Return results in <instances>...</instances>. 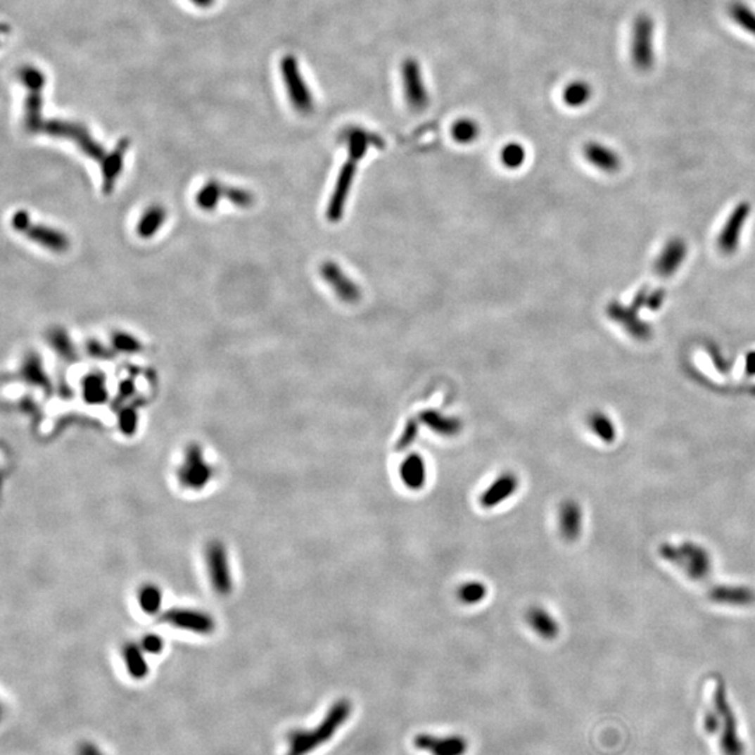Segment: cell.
Listing matches in <instances>:
<instances>
[{
    "label": "cell",
    "mask_w": 755,
    "mask_h": 755,
    "mask_svg": "<svg viewBox=\"0 0 755 755\" xmlns=\"http://www.w3.org/2000/svg\"><path fill=\"white\" fill-rule=\"evenodd\" d=\"M344 140L348 148V160L344 163L338 174L333 195L329 202L327 218L330 221H338L343 217L344 206L357 172V165L371 147V134L361 127L347 129Z\"/></svg>",
    "instance_id": "6da1fadb"
},
{
    "label": "cell",
    "mask_w": 755,
    "mask_h": 755,
    "mask_svg": "<svg viewBox=\"0 0 755 755\" xmlns=\"http://www.w3.org/2000/svg\"><path fill=\"white\" fill-rule=\"evenodd\" d=\"M353 711V705L348 699L336 701L327 711L324 721L314 729L293 730L287 736V754L308 755L315 751L319 746L327 743L340 726L348 721Z\"/></svg>",
    "instance_id": "7a4b0ae2"
},
{
    "label": "cell",
    "mask_w": 755,
    "mask_h": 755,
    "mask_svg": "<svg viewBox=\"0 0 755 755\" xmlns=\"http://www.w3.org/2000/svg\"><path fill=\"white\" fill-rule=\"evenodd\" d=\"M631 61L641 73H647L654 66V21L645 13L637 15L633 24Z\"/></svg>",
    "instance_id": "3957f363"
},
{
    "label": "cell",
    "mask_w": 755,
    "mask_h": 755,
    "mask_svg": "<svg viewBox=\"0 0 755 755\" xmlns=\"http://www.w3.org/2000/svg\"><path fill=\"white\" fill-rule=\"evenodd\" d=\"M713 709L722 721L721 747L725 755H744V744L737 733L735 712L729 704L726 688L721 681L713 691Z\"/></svg>",
    "instance_id": "277c9868"
},
{
    "label": "cell",
    "mask_w": 755,
    "mask_h": 755,
    "mask_svg": "<svg viewBox=\"0 0 755 755\" xmlns=\"http://www.w3.org/2000/svg\"><path fill=\"white\" fill-rule=\"evenodd\" d=\"M402 89L409 108L423 112L430 106V93L417 59L407 58L400 68Z\"/></svg>",
    "instance_id": "5b68a950"
},
{
    "label": "cell",
    "mask_w": 755,
    "mask_h": 755,
    "mask_svg": "<svg viewBox=\"0 0 755 755\" xmlns=\"http://www.w3.org/2000/svg\"><path fill=\"white\" fill-rule=\"evenodd\" d=\"M281 73L284 77V84L290 97V101L293 107L297 109L300 113L308 115L311 113L314 106V97L310 91V87L307 86L298 63L293 55H288L281 62Z\"/></svg>",
    "instance_id": "8992f818"
},
{
    "label": "cell",
    "mask_w": 755,
    "mask_h": 755,
    "mask_svg": "<svg viewBox=\"0 0 755 755\" xmlns=\"http://www.w3.org/2000/svg\"><path fill=\"white\" fill-rule=\"evenodd\" d=\"M750 216H751V205L749 202H740L733 208V210L726 218L723 227L721 228L718 239H716L718 249L723 255L730 256L739 250L742 238H743V231L746 228V222Z\"/></svg>",
    "instance_id": "52a82bcc"
},
{
    "label": "cell",
    "mask_w": 755,
    "mask_h": 755,
    "mask_svg": "<svg viewBox=\"0 0 755 755\" xmlns=\"http://www.w3.org/2000/svg\"><path fill=\"white\" fill-rule=\"evenodd\" d=\"M42 130L51 136L66 137V139L76 141L79 147L83 150V153L87 154L93 160L103 161L106 158L104 148L80 125H76L72 122H63V120H49L42 125Z\"/></svg>",
    "instance_id": "ba28073f"
},
{
    "label": "cell",
    "mask_w": 755,
    "mask_h": 755,
    "mask_svg": "<svg viewBox=\"0 0 755 755\" xmlns=\"http://www.w3.org/2000/svg\"><path fill=\"white\" fill-rule=\"evenodd\" d=\"M663 554L666 557H683V559L674 561L678 564L687 573L691 575L694 579H701L709 573L711 569V558L706 550L697 544H683L681 547H666L663 550Z\"/></svg>",
    "instance_id": "9c48e42d"
},
{
    "label": "cell",
    "mask_w": 755,
    "mask_h": 755,
    "mask_svg": "<svg viewBox=\"0 0 755 755\" xmlns=\"http://www.w3.org/2000/svg\"><path fill=\"white\" fill-rule=\"evenodd\" d=\"M687 255H688V245L685 239L681 236L670 238L663 245V248L660 249V252L657 253L654 259V263H653L654 273L663 279L674 276L684 265Z\"/></svg>",
    "instance_id": "30bf717a"
},
{
    "label": "cell",
    "mask_w": 755,
    "mask_h": 755,
    "mask_svg": "<svg viewBox=\"0 0 755 755\" xmlns=\"http://www.w3.org/2000/svg\"><path fill=\"white\" fill-rule=\"evenodd\" d=\"M519 486L521 480L516 473L504 471L483 490L478 502L484 509L497 508L512 498L518 493Z\"/></svg>",
    "instance_id": "8fae6325"
},
{
    "label": "cell",
    "mask_w": 755,
    "mask_h": 755,
    "mask_svg": "<svg viewBox=\"0 0 755 755\" xmlns=\"http://www.w3.org/2000/svg\"><path fill=\"white\" fill-rule=\"evenodd\" d=\"M321 276L324 281L330 286V288L334 291V294L347 304H355L361 300V288L357 283L353 281L350 276H347L340 265L336 262L327 260L321 265Z\"/></svg>",
    "instance_id": "7c38bea8"
},
{
    "label": "cell",
    "mask_w": 755,
    "mask_h": 755,
    "mask_svg": "<svg viewBox=\"0 0 755 755\" xmlns=\"http://www.w3.org/2000/svg\"><path fill=\"white\" fill-rule=\"evenodd\" d=\"M210 476V467L205 462L201 448L196 445L189 446L185 455V462L179 470L181 483L188 488L199 490L209 483Z\"/></svg>",
    "instance_id": "4fadbf2b"
},
{
    "label": "cell",
    "mask_w": 755,
    "mask_h": 755,
    "mask_svg": "<svg viewBox=\"0 0 755 755\" xmlns=\"http://www.w3.org/2000/svg\"><path fill=\"white\" fill-rule=\"evenodd\" d=\"M206 561L209 576L217 593L228 595L232 589V578L224 545L217 541L210 543L206 551Z\"/></svg>",
    "instance_id": "5bb4252c"
},
{
    "label": "cell",
    "mask_w": 755,
    "mask_h": 755,
    "mask_svg": "<svg viewBox=\"0 0 755 755\" xmlns=\"http://www.w3.org/2000/svg\"><path fill=\"white\" fill-rule=\"evenodd\" d=\"M163 621L195 634H210L215 630V620L209 614L193 609H171L163 614Z\"/></svg>",
    "instance_id": "9a60e30c"
},
{
    "label": "cell",
    "mask_w": 755,
    "mask_h": 755,
    "mask_svg": "<svg viewBox=\"0 0 755 755\" xmlns=\"http://www.w3.org/2000/svg\"><path fill=\"white\" fill-rule=\"evenodd\" d=\"M414 746L431 755H464L469 743L462 736H432L417 735L414 737Z\"/></svg>",
    "instance_id": "2e32d148"
},
{
    "label": "cell",
    "mask_w": 755,
    "mask_h": 755,
    "mask_svg": "<svg viewBox=\"0 0 755 755\" xmlns=\"http://www.w3.org/2000/svg\"><path fill=\"white\" fill-rule=\"evenodd\" d=\"M583 157L593 168L604 174H616L623 167L620 154L600 141H588L583 147Z\"/></svg>",
    "instance_id": "e0dca14e"
},
{
    "label": "cell",
    "mask_w": 755,
    "mask_h": 755,
    "mask_svg": "<svg viewBox=\"0 0 755 755\" xmlns=\"http://www.w3.org/2000/svg\"><path fill=\"white\" fill-rule=\"evenodd\" d=\"M399 477L406 488L412 491L423 490L429 478L426 459L420 453H409L399 464Z\"/></svg>",
    "instance_id": "ac0fdd59"
},
{
    "label": "cell",
    "mask_w": 755,
    "mask_h": 755,
    "mask_svg": "<svg viewBox=\"0 0 755 755\" xmlns=\"http://www.w3.org/2000/svg\"><path fill=\"white\" fill-rule=\"evenodd\" d=\"M637 311H640V307L634 304V308H627L620 305L618 303H613L607 308V315L614 321L621 324L623 327L627 329V331L637 340H647L650 337V326L642 322L638 318Z\"/></svg>",
    "instance_id": "d6986e66"
},
{
    "label": "cell",
    "mask_w": 755,
    "mask_h": 755,
    "mask_svg": "<svg viewBox=\"0 0 755 755\" xmlns=\"http://www.w3.org/2000/svg\"><path fill=\"white\" fill-rule=\"evenodd\" d=\"M583 525V512L575 500H565L558 509L559 533L566 541L579 539Z\"/></svg>",
    "instance_id": "ffe728a7"
},
{
    "label": "cell",
    "mask_w": 755,
    "mask_h": 755,
    "mask_svg": "<svg viewBox=\"0 0 755 755\" xmlns=\"http://www.w3.org/2000/svg\"><path fill=\"white\" fill-rule=\"evenodd\" d=\"M23 234H25V236L31 241L39 243L41 246L52 252H65L69 248V239L66 238V235L46 225L30 222V225Z\"/></svg>",
    "instance_id": "44dd1931"
},
{
    "label": "cell",
    "mask_w": 755,
    "mask_h": 755,
    "mask_svg": "<svg viewBox=\"0 0 755 755\" xmlns=\"http://www.w3.org/2000/svg\"><path fill=\"white\" fill-rule=\"evenodd\" d=\"M127 147H129V141L126 139L120 140L113 148V151L108 156H106V158L103 160V192L106 195L112 193L115 188L116 179L122 171L123 158L127 151Z\"/></svg>",
    "instance_id": "7402d4cb"
},
{
    "label": "cell",
    "mask_w": 755,
    "mask_h": 755,
    "mask_svg": "<svg viewBox=\"0 0 755 755\" xmlns=\"http://www.w3.org/2000/svg\"><path fill=\"white\" fill-rule=\"evenodd\" d=\"M526 621L533 633H536L541 640L552 641L559 633V626L550 611L541 606H533L528 610Z\"/></svg>",
    "instance_id": "603a6c76"
},
{
    "label": "cell",
    "mask_w": 755,
    "mask_h": 755,
    "mask_svg": "<svg viewBox=\"0 0 755 755\" xmlns=\"http://www.w3.org/2000/svg\"><path fill=\"white\" fill-rule=\"evenodd\" d=\"M419 420L432 432L442 435V436H448V438L457 435L463 429V423L460 419L453 417V416H446L435 410H426L420 413Z\"/></svg>",
    "instance_id": "cb8c5ba5"
},
{
    "label": "cell",
    "mask_w": 755,
    "mask_h": 755,
    "mask_svg": "<svg viewBox=\"0 0 755 755\" xmlns=\"http://www.w3.org/2000/svg\"><path fill=\"white\" fill-rule=\"evenodd\" d=\"M593 96L590 84L585 80H575L565 86L562 91V101L569 108H582L585 107Z\"/></svg>",
    "instance_id": "d4e9b609"
},
{
    "label": "cell",
    "mask_w": 755,
    "mask_h": 755,
    "mask_svg": "<svg viewBox=\"0 0 755 755\" xmlns=\"http://www.w3.org/2000/svg\"><path fill=\"white\" fill-rule=\"evenodd\" d=\"M165 218H167V212L164 208L158 205L148 208L137 222V228H136L137 235L144 239L154 236L156 232L163 227Z\"/></svg>",
    "instance_id": "484cf974"
},
{
    "label": "cell",
    "mask_w": 755,
    "mask_h": 755,
    "mask_svg": "<svg viewBox=\"0 0 755 755\" xmlns=\"http://www.w3.org/2000/svg\"><path fill=\"white\" fill-rule=\"evenodd\" d=\"M21 378L31 383V385H35V386H41V388H46L49 389L51 383H49V379L46 376V374L44 372L42 369V364H41V360L37 354H30L25 357L24 360V364L21 367Z\"/></svg>",
    "instance_id": "4316f807"
},
{
    "label": "cell",
    "mask_w": 755,
    "mask_h": 755,
    "mask_svg": "<svg viewBox=\"0 0 755 755\" xmlns=\"http://www.w3.org/2000/svg\"><path fill=\"white\" fill-rule=\"evenodd\" d=\"M83 392H84V399L90 405L104 403L108 398V391L106 386V376L99 372L87 375L83 381Z\"/></svg>",
    "instance_id": "83f0119b"
},
{
    "label": "cell",
    "mask_w": 755,
    "mask_h": 755,
    "mask_svg": "<svg viewBox=\"0 0 755 755\" xmlns=\"http://www.w3.org/2000/svg\"><path fill=\"white\" fill-rule=\"evenodd\" d=\"M588 426L592 432L602 440L610 443L616 439L617 430L611 419L603 412H593L588 417Z\"/></svg>",
    "instance_id": "f1b7e54d"
},
{
    "label": "cell",
    "mask_w": 755,
    "mask_h": 755,
    "mask_svg": "<svg viewBox=\"0 0 755 755\" xmlns=\"http://www.w3.org/2000/svg\"><path fill=\"white\" fill-rule=\"evenodd\" d=\"M729 14L739 27L755 38V11L747 3L742 0L732 1L729 6Z\"/></svg>",
    "instance_id": "f546056e"
},
{
    "label": "cell",
    "mask_w": 755,
    "mask_h": 755,
    "mask_svg": "<svg viewBox=\"0 0 755 755\" xmlns=\"http://www.w3.org/2000/svg\"><path fill=\"white\" fill-rule=\"evenodd\" d=\"M452 137L459 144H470L480 136V125L471 118H460L452 126Z\"/></svg>",
    "instance_id": "4dcf8cb0"
},
{
    "label": "cell",
    "mask_w": 755,
    "mask_h": 755,
    "mask_svg": "<svg viewBox=\"0 0 755 755\" xmlns=\"http://www.w3.org/2000/svg\"><path fill=\"white\" fill-rule=\"evenodd\" d=\"M456 596L464 606H476L487 597V586L481 580H467L457 588Z\"/></svg>",
    "instance_id": "1f68e13d"
},
{
    "label": "cell",
    "mask_w": 755,
    "mask_h": 755,
    "mask_svg": "<svg viewBox=\"0 0 755 755\" xmlns=\"http://www.w3.org/2000/svg\"><path fill=\"white\" fill-rule=\"evenodd\" d=\"M222 198V185L217 181H209L196 195V205L205 212H212L218 206Z\"/></svg>",
    "instance_id": "d6a6232c"
},
{
    "label": "cell",
    "mask_w": 755,
    "mask_h": 755,
    "mask_svg": "<svg viewBox=\"0 0 755 755\" xmlns=\"http://www.w3.org/2000/svg\"><path fill=\"white\" fill-rule=\"evenodd\" d=\"M500 161L508 170H519L526 161V150L518 141L507 143L500 151Z\"/></svg>",
    "instance_id": "836d02e7"
},
{
    "label": "cell",
    "mask_w": 755,
    "mask_h": 755,
    "mask_svg": "<svg viewBox=\"0 0 755 755\" xmlns=\"http://www.w3.org/2000/svg\"><path fill=\"white\" fill-rule=\"evenodd\" d=\"M123 659L129 674L134 678H141L147 674V663L143 657L141 649L136 645H126L123 649Z\"/></svg>",
    "instance_id": "e575fe53"
},
{
    "label": "cell",
    "mask_w": 755,
    "mask_h": 755,
    "mask_svg": "<svg viewBox=\"0 0 755 755\" xmlns=\"http://www.w3.org/2000/svg\"><path fill=\"white\" fill-rule=\"evenodd\" d=\"M48 340L52 345V348L65 360L73 361L77 358L76 350L73 343L70 341L69 336L62 329H53L48 334Z\"/></svg>",
    "instance_id": "d590c367"
},
{
    "label": "cell",
    "mask_w": 755,
    "mask_h": 755,
    "mask_svg": "<svg viewBox=\"0 0 755 755\" xmlns=\"http://www.w3.org/2000/svg\"><path fill=\"white\" fill-rule=\"evenodd\" d=\"M712 599L715 602H723V603L747 604L753 602L754 593L744 588H722L721 590L715 589V592L712 593Z\"/></svg>",
    "instance_id": "8d00e7d4"
},
{
    "label": "cell",
    "mask_w": 755,
    "mask_h": 755,
    "mask_svg": "<svg viewBox=\"0 0 755 755\" xmlns=\"http://www.w3.org/2000/svg\"><path fill=\"white\" fill-rule=\"evenodd\" d=\"M163 602L161 590L154 585H146L139 593V603L144 613L154 614L160 610Z\"/></svg>",
    "instance_id": "74e56055"
},
{
    "label": "cell",
    "mask_w": 755,
    "mask_h": 755,
    "mask_svg": "<svg viewBox=\"0 0 755 755\" xmlns=\"http://www.w3.org/2000/svg\"><path fill=\"white\" fill-rule=\"evenodd\" d=\"M222 198H225L234 206L242 209H248L255 203V196L249 191L228 185H222Z\"/></svg>",
    "instance_id": "f35d334b"
},
{
    "label": "cell",
    "mask_w": 755,
    "mask_h": 755,
    "mask_svg": "<svg viewBox=\"0 0 755 755\" xmlns=\"http://www.w3.org/2000/svg\"><path fill=\"white\" fill-rule=\"evenodd\" d=\"M110 341L115 350L126 353V354H137L143 350V344L136 337L123 331L113 333Z\"/></svg>",
    "instance_id": "ab89813d"
},
{
    "label": "cell",
    "mask_w": 755,
    "mask_h": 755,
    "mask_svg": "<svg viewBox=\"0 0 755 755\" xmlns=\"http://www.w3.org/2000/svg\"><path fill=\"white\" fill-rule=\"evenodd\" d=\"M419 429H420V426H419V421H417V420H414V419L409 420V421L406 423V427H405V430L402 432V435H400L398 443H396V449H398V450H405V449H407L409 446H412V445L416 442V439H417Z\"/></svg>",
    "instance_id": "60d3db41"
},
{
    "label": "cell",
    "mask_w": 755,
    "mask_h": 755,
    "mask_svg": "<svg viewBox=\"0 0 755 755\" xmlns=\"http://www.w3.org/2000/svg\"><path fill=\"white\" fill-rule=\"evenodd\" d=\"M119 426L120 430L127 435L136 431L137 426V414L133 409H125L119 416Z\"/></svg>",
    "instance_id": "b9f144b4"
},
{
    "label": "cell",
    "mask_w": 755,
    "mask_h": 755,
    "mask_svg": "<svg viewBox=\"0 0 755 755\" xmlns=\"http://www.w3.org/2000/svg\"><path fill=\"white\" fill-rule=\"evenodd\" d=\"M87 351H89L90 355H93L94 358H99V360H110V358L115 357V353L110 348L100 344L96 340H91V341L87 343Z\"/></svg>",
    "instance_id": "7bdbcfd3"
},
{
    "label": "cell",
    "mask_w": 755,
    "mask_h": 755,
    "mask_svg": "<svg viewBox=\"0 0 755 755\" xmlns=\"http://www.w3.org/2000/svg\"><path fill=\"white\" fill-rule=\"evenodd\" d=\"M721 728H722V721H721V716L716 713V711L713 709V711L706 712L704 718V729L709 735H716Z\"/></svg>",
    "instance_id": "ee69618b"
},
{
    "label": "cell",
    "mask_w": 755,
    "mask_h": 755,
    "mask_svg": "<svg viewBox=\"0 0 755 755\" xmlns=\"http://www.w3.org/2000/svg\"><path fill=\"white\" fill-rule=\"evenodd\" d=\"M664 298H666L664 290H654L652 294H647L645 307H647L650 311H657L663 307Z\"/></svg>",
    "instance_id": "f6af8a7d"
},
{
    "label": "cell",
    "mask_w": 755,
    "mask_h": 755,
    "mask_svg": "<svg viewBox=\"0 0 755 755\" xmlns=\"http://www.w3.org/2000/svg\"><path fill=\"white\" fill-rule=\"evenodd\" d=\"M141 649L148 653H160L163 650V641L158 635H147L141 641Z\"/></svg>",
    "instance_id": "bcb514c9"
},
{
    "label": "cell",
    "mask_w": 755,
    "mask_h": 755,
    "mask_svg": "<svg viewBox=\"0 0 755 755\" xmlns=\"http://www.w3.org/2000/svg\"><path fill=\"white\" fill-rule=\"evenodd\" d=\"M30 222H31L30 216H28V213L24 212V210L17 212V213L13 216V218H11V227H13L17 232H21V234L25 231V228L30 225Z\"/></svg>",
    "instance_id": "7dc6e473"
},
{
    "label": "cell",
    "mask_w": 755,
    "mask_h": 755,
    "mask_svg": "<svg viewBox=\"0 0 755 755\" xmlns=\"http://www.w3.org/2000/svg\"><path fill=\"white\" fill-rule=\"evenodd\" d=\"M77 755H106L97 746L91 743H83L77 749Z\"/></svg>",
    "instance_id": "c3c4849f"
},
{
    "label": "cell",
    "mask_w": 755,
    "mask_h": 755,
    "mask_svg": "<svg viewBox=\"0 0 755 755\" xmlns=\"http://www.w3.org/2000/svg\"><path fill=\"white\" fill-rule=\"evenodd\" d=\"M744 369H746V374H747V375L755 376V350L754 351H750V353L746 355Z\"/></svg>",
    "instance_id": "681fc988"
},
{
    "label": "cell",
    "mask_w": 755,
    "mask_h": 755,
    "mask_svg": "<svg viewBox=\"0 0 755 755\" xmlns=\"http://www.w3.org/2000/svg\"><path fill=\"white\" fill-rule=\"evenodd\" d=\"M132 392H133V383H132L130 381H129V382H123V383L120 385V388H119V393H120V396H123V398L130 396Z\"/></svg>",
    "instance_id": "f907efd6"
},
{
    "label": "cell",
    "mask_w": 755,
    "mask_h": 755,
    "mask_svg": "<svg viewBox=\"0 0 755 755\" xmlns=\"http://www.w3.org/2000/svg\"><path fill=\"white\" fill-rule=\"evenodd\" d=\"M192 1L196 3V4H199V6H209L213 0H192Z\"/></svg>",
    "instance_id": "816d5d0a"
}]
</instances>
